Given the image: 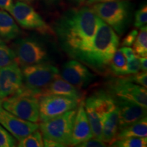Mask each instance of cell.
<instances>
[{
    "label": "cell",
    "instance_id": "cell-37",
    "mask_svg": "<svg viewBox=\"0 0 147 147\" xmlns=\"http://www.w3.org/2000/svg\"><path fill=\"white\" fill-rule=\"evenodd\" d=\"M74 1L78 3V4H82V3L85 2V1H87V0H74Z\"/></svg>",
    "mask_w": 147,
    "mask_h": 147
},
{
    "label": "cell",
    "instance_id": "cell-32",
    "mask_svg": "<svg viewBox=\"0 0 147 147\" xmlns=\"http://www.w3.org/2000/svg\"><path fill=\"white\" fill-rule=\"evenodd\" d=\"M14 5L13 0H0V8L10 13Z\"/></svg>",
    "mask_w": 147,
    "mask_h": 147
},
{
    "label": "cell",
    "instance_id": "cell-16",
    "mask_svg": "<svg viewBox=\"0 0 147 147\" xmlns=\"http://www.w3.org/2000/svg\"><path fill=\"white\" fill-rule=\"evenodd\" d=\"M77 108L78 110L75 117L71 138V145L72 146H76L84 141L93 138L91 125L84 108V100L79 103Z\"/></svg>",
    "mask_w": 147,
    "mask_h": 147
},
{
    "label": "cell",
    "instance_id": "cell-20",
    "mask_svg": "<svg viewBox=\"0 0 147 147\" xmlns=\"http://www.w3.org/2000/svg\"><path fill=\"white\" fill-rule=\"evenodd\" d=\"M147 136V118L144 117L133 123L119 129L115 140H120L131 137Z\"/></svg>",
    "mask_w": 147,
    "mask_h": 147
},
{
    "label": "cell",
    "instance_id": "cell-31",
    "mask_svg": "<svg viewBox=\"0 0 147 147\" xmlns=\"http://www.w3.org/2000/svg\"><path fill=\"white\" fill-rule=\"evenodd\" d=\"M138 34V32L136 29H134V30L131 31L123 40L121 46L122 47H131L134 41H135L136 38Z\"/></svg>",
    "mask_w": 147,
    "mask_h": 147
},
{
    "label": "cell",
    "instance_id": "cell-36",
    "mask_svg": "<svg viewBox=\"0 0 147 147\" xmlns=\"http://www.w3.org/2000/svg\"><path fill=\"white\" fill-rule=\"evenodd\" d=\"M116 0H87V4H94L97 3H102V2H108V1H113Z\"/></svg>",
    "mask_w": 147,
    "mask_h": 147
},
{
    "label": "cell",
    "instance_id": "cell-22",
    "mask_svg": "<svg viewBox=\"0 0 147 147\" xmlns=\"http://www.w3.org/2000/svg\"><path fill=\"white\" fill-rule=\"evenodd\" d=\"M134 51L139 57H146L147 55V27L146 25L141 27L140 32L133 44Z\"/></svg>",
    "mask_w": 147,
    "mask_h": 147
},
{
    "label": "cell",
    "instance_id": "cell-30",
    "mask_svg": "<svg viewBox=\"0 0 147 147\" xmlns=\"http://www.w3.org/2000/svg\"><path fill=\"white\" fill-rule=\"evenodd\" d=\"M106 146V143L104 142V141L95 138H91L87 140L84 141L76 146L80 147H105Z\"/></svg>",
    "mask_w": 147,
    "mask_h": 147
},
{
    "label": "cell",
    "instance_id": "cell-13",
    "mask_svg": "<svg viewBox=\"0 0 147 147\" xmlns=\"http://www.w3.org/2000/svg\"><path fill=\"white\" fill-rule=\"evenodd\" d=\"M0 124L18 140L39 127V125L36 123L24 120L5 110L1 105V100H0Z\"/></svg>",
    "mask_w": 147,
    "mask_h": 147
},
{
    "label": "cell",
    "instance_id": "cell-26",
    "mask_svg": "<svg viewBox=\"0 0 147 147\" xmlns=\"http://www.w3.org/2000/svg\"><path fill=\"white\" fill-rule=\"evenodd\" d=\"M146 23L147 6L146 4H144L136 12L134 26L136 27V28H141V27L146 25Z\"/></svg>",
    "mask_w": 147,
    "mask_h": 147
},
{
    "label": "cell",
    "instance_id": "cell-14",
    "mask_svg": "<svg viewBox=\"0 0 147 147\" xmlns=\"http://www.w3.org/2000/svg\"><path fill=\"white\" fill-rule=\"evenodd\" d=\"M59 76L79 89L86 87L95 78L94 75L85 65L74 59L68 61L64 64Z\"/></svg>",
    "mask_w": 147,
    "mask_h": 147
},
{
    "label": "cell",
    "instance_id": "cell-27",
    "mask_svg": "<svg viewBox=\"0 0 147 147\" xmlns=\"http://www.w3.org/2000/svg\"><path fill=\"white\" fill-rule=\"evenodd\" d=\"M16 146V140L9 132L0 125V147Z\"/></svg>",
    "mask_w": 147,
    "mask_h": 147
},
{
    "label": "cell",
    "instance_id": "cell-19",
    "mask_svg": "<svg viewBox=\"0 0 147 147\" xmlns=\"http://www.w3.org/2000/svg\"><path fill=\"white\" fill-rule=\"evenodd\" d=\"M20 33L21 30L14 18L5 10L0 9V38L5 40H13Z\"/></svg>",
    "mask_w": 147,
    "mask_h": 147
},
{
    "label": "cell",
    "instance_id": "cell-35",
    "mask_svg": "<svg viewBox=\"0 0 147 147\" xmlns=\"http://www.w3.org/2000/svg\"><path fill=\"white\" fill-rule=\"evenodd\" d=\"M140 63V67L142 71H146L147 70V58L146 57H139Z\"/></svg>",
    "mask_w": 147,
    "mask_h": 147
},
{
    "label": "cell",
    "instance_id": "cell-11",
    "mask_svg": "<svg viewBox=\"0 0 147 147\" xmlns=\"http://www.w3.org/2000/svg\"><path fill=\"white\" fill-rule=\"evenodd\" d=\"M109 93L116 98L132 101L144 108H147L146 88L133 83L127 78H117L108 84Z\"/></svg>",
    "mask_w": 147,
    "mask_h": 147
},
{
    "label": "cell",
    "instance_id": "cell-7",
    "mask_svg": "<svg viewBox=\"0 0 147 147\" xmlns=\"http://www.w3.org/2000/svg\"><path fill=\"white\" fill-rule=\"evenodd\" d=\"M76 114V109L71 110L51 120L42 122L39 127L43 138L56 141L64 146L71 145Z\"/></svg>",
    "mask_w": 147,
    "mask_h": 147
},
{
    "label": "cell",
    "instance_id": "cell-2",
    "mask_svg": "<svg viewBox=\"0 0 147 147\" xmlns=\"http://www.w3.org/2000/svg\"><path fill=\"white\" fill-rule=\"evenodd\" d=\"M96 34L90 50L82 62L97 72L108 69L110 63L119 45V38L113 29L98 17Z\"/></svg>",
    "mask_w": 147,
    "mask_h": 147
},
{
    "label": "cell",
    "instance_id": "cell-33",
    "mask_svg": "<svg viewBox=\"0 0 147 147\" xmlns=\"http://www.w3.org/2000/svg\"><path fill=\"white\" fill-rule=\"evenodd\" d=\"M120 49L123 52V53L124 54L127 61L131 59H133L134 57L136 55V53H134L133 49H132L131 48H130L129 47H123Z\"/></svg>",
    "mask_w": 147,
    "mask_h": 147
},
{
    "label": "cell",
    "instance_id": "cell-24",
    "mask_svg": "<svg viewBox=\"0 0 147 147\" xmlns=\"http://www.w3.org/2000/svg\"><path fill=\"white\" fill-rule=\"evenodd\" d=\"M110 144L112 146L118 147H146L147 146V138L131 137L115 140Z\"/></svg>",
    "mask_w": 147,
    "mask_h": 147
},
{
    "label": "cell",
    "instance_id": "cell-21",
    "mask_svg": "<svg viewBox=\"0 0 147 147\" xmlns=\"http://www.w3.org/2000/svg\"><path fill=\"white\" fill-rule=\"evenodd\" d=\"M108 70L111 74L117 76L127 75V60L121 49L116 51L110 63Z\"/></svg>",
    "mask_w": 147,
    "mask_h": 147
},
{
    "label": "cell",
    "instance_id": "cell-38",
    "mask_svg": "<svg viewBox=\"0 0 147 147\" xmlns=\"http://www.w3.org/2000/svg\"><path fill=\"white\" fill-rule=\"evenodd\" d=\"M18 1H25V2L30 3V2H32L33 0H18Z\"/></svg>",
    "mask_w": 147,
    "mask_h": 147
},
{
    "label": "cell",
    "instance_id": "cell-12",
    "mask_svg": "<svg viewBox=\"0 0 147 147\" xmlns=\"http://www.w3.org/2000/svg\"><path fill=\"white\" fill-rule=\"evenodd\" d=\"M23 84L22 69L16 62L0 68V100L15 94Z\"/></svg>",
    "mask_w": 147,
    "mask_h": 147
},
{
    "label": "cell",
    "instance_id": "cell-3",
    "mask_svg": "<svg viewBox=\"0 0 147 147\" xmlns=\"http://www.w3.org/2000/svg\"><path fill=\"white\" fill-rule=\"evenodd\" d=\"M117 107L115 97L107 91L95 92L84 102V108L93 138L102 140L103 123L106 116Z\"/></svg>",
    "mask_w": 147,
    "mask_h": 147
},
{
    "label": "cell",
    "instance_id": "cell-4",
    "mask_svg": "<svg viewBox=\"0 0 147 147\" xmlns=\"http://www.w3.org/2000/svg\"><path fill=\"white\" fill-rule=\"evenodd\" d=\"M94 13L113 30L121 35L125 30L130 15V4L126 0H116L94 3L91 7Z\"/></svg>",
    "mask_w": 147,
    "mask_h": 147
},
{
    "label": "cell",
    "instance_id": "cell-23",
    "mask_svg": "<svg viewBox=\"0 0 147 147\" xmlns=\"http://www.w3.org/2000/svg\"><path fill=\"white\" fill-rule=\"evenodd\" d=\"M16 62V55L3 40L0 39V68Z\"/></svg>",
    "mask_w": 147,
    "mask_h": 147
},
{
    "label": "cell",
    "instance_id": "cell-6",
    "mask_svg": "<svg viewBox=\"0 0 147 147\" xmlns=\"http://www.w3.org/2000/svg\"><path fill=\"white\" fill-rule=\"evenodd\" d=\"M1 105L9 113L24 120L40 121L39 98L36 95L18 92L1 100Z\"/></svg>",
    "mask_w": 147,
    "mask_h": 147
},
{
    "label": "cell",
    "instance_id": "cell-28",
    "mask_svg": "<svg viewBox=\"0 0 147 147\" xmlns=\"http://www.w3.org/2000/svg\"><path fill=\"white\" fill-rule=\"evenodd\" d=\"M129 80L136 84L142 86L145 88L147 87V74L146 71H139L136 74H134L133 76L127 77Z\"/></svg>",
    "mask_w": 147,
    "mask_h": 147
},
{
    "label": "cell",
    "instance_id": "cell-25",
    "mask_svg": "<svg viewBox=\"0 0 147 147\" xmlns=\"http://www.w3.org/2000/svg\"><path fill=\"white\" fill-rule=\"evenodd\" d=\"M19 147H42L44 146L43 137L40 130L36 131L29 134L26 137L20 140L18 144Z\"/></svg>",
    "mask_w": 147,
    "mask_h": 147
},
{
    "label": "cell",
    "instance_id": "cell-18",
    "mask_svg": "<svg viewBox=\"0 0 147 147\" xmlns=\"http://www.w3.org/2000/svg\"><path fill=\"white\" fill-rule=\"evenodd\" d=\"M119 130V109L116 107L107 114L104 119L102 129V141L110 144L115 140Z\"/></svg>",
    "mask_w": 147,
    "mask_h": 147
},
{
    "label": "cell",
    "instance_id": "cell-5",
    "mask_svg": "<svg viewBox=\"0 0 147 147\" xmlns=\"http://www.w3.org/2000/svg\"><path fill=\"white\" fill-rule=\"evenodd\" d=\"M23 87L38 97L40 93L59 76L57 67L48 63H41L23 67Z\"/></svg>",
    "mask_w": 147,
    "mask_h": 147
},
{
    "label": "cell",
    "instance_id": "cell-34",
    "mask_svg": "<svg viewBox=\"0 0 147 147\" xmlns=\"http://www.w3.org/2000/svg\"><path fill=\"white\" fill-rule=\"evenodd\" d=\"M43 142H44V146L47 147H62L64 146L63 144L59 143L56 141L52 140L51 139L46 138H43Z\"/></svg>",
    "mask_w": 147,
    "mask_h": 147
},
{
    "label": "cell",
    "instance_id": "cell-1",
    "mask_svg": "<svg viewBox=\"0 0 147 147\" xmlns=\"http://www.w3.org/2000/svg\"><path fill=\"white\" fill-rule=\"evenodd\" d=\"M98 16L91 8L71 9L64 13L55 25L54 34L67 55L81 61L90 50L96 34Z\"/></svg>",
    "mask_w": 147,
    "mask_h": 147
},
{
    "label": "cell",
    "instance_id": "cell-9",
    "mask_svg": "<svg viewBox=\"0 0 147 147\" xmlns=\"http://www.w3.org/2000/svg\"><path fill=\"white\" fill-rule=\"evenodd\" d=\"M79 102L76 99L61 95H47L39 97V115L41 122L49 121L76 109Z\"/></svg>",
    "mask_w": 147,
    "mask_h": 147
},
{
    "label": "cell",
    "instance_id": "cell-8",
    "mask_svg": "<svg viewBox=\"0 0 147 147\" xmlns=\"http://www.w3.org/2000/svg\"><path fill=\"white\" fill-rule=\"evenodd\" d=\"M14 51L16 63L22 67L44 63L49 58L45 45L33 38L18 40L14 45Z\"/></svg>",
    "mask_w": 147,
    "mask_h": 147
},
{
    "label": "cell",
    "instance_id": "cell-15",
    "mask_svg": "<svg viewBox=\"0 0 147 147\" xmlns=\"http://www.w3.org/2000/svg\"><path fill=\"white\" fill-rule=\"evenodd\" d=\"M119 109V129L146 117V108L122 98H115Z\"/></svg>",
    "mask_w": 147,
    "mask_h": 147
},
{
    "label": "cell",
    "instance_id": "cell-10",
    "mask_svg": "<svg viewBox=\"0 0 147 147\" xmlns=\"http://www.w3.org/2000/svg\"><path fill=\"white\" fill-rule=\"evenodd\" d=\"M10 14L24 29L36 30L40 34L54 35V32L31 5L26 2L14 3Z\"/></svg>",
    "mask_w": 147,
    "mask_h": 147
},
{
    "label": "cell",
    "instance_id": "cell-29",
    "mask_svg": "<svg viewBox=\"0 0 147 147\" xmlns=\"http://www.w3.org/2000/svg\"><path fill=\"white\" fill-rule=\"evenodd\" d=\"M127 75L134 74L140 71L141 67L138 56L136 55L133 59L127 61Z\"/></svg>",
    "mask_w": 147,
    "mask_h": 147
},
{
    "label": "cell",
    "instance_id": "cell-17",
    "mask_svg": "<svg viewBox=\"0 0 147 147\" xmlns=\"http://www.w3.org/2000/svg\"><path fill=\"white\" fill-rule=\"evenodd\" d=\"M61 95V96L69 97L76 99L79 102L84 100V95L79 88L75 87L72 84L65 81L60 76L57 77L40 92L38 98L42 96L47 95Z\"/></svg>",
    "mask_w": 147,
    "mask_h": 147
}]
</instances>
